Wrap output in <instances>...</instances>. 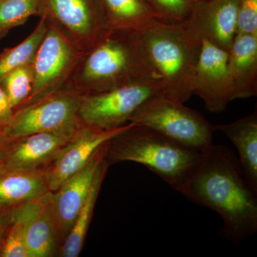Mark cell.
<instances>
[{
    "label": "cell",
    "instance_id": "obj_1",
    "mask_svg": "<svg viewBox=\"0 0 257 257\" xmlns=\"http://www.w3.org/2000/svg\"><path fill=\"white\" fill-rule=\"evenodd\" d=\"M192 202L216 211L222 237L238 244L257 231V192L248 183L234 152L212 145L202 153L192 175L177 190Z\"/></svg>",
    "mask_w": 257,
    "mask_h": 257
},
{
    "label": "cell",
    "instance_id": "obj_2",
    "mask_svg": "<svg viewBox=\"0 0 257 257\" xmlns=\"http://www.w3.org/2000/svg\"><path fill=\"white\" fill-rule=\"evenodd\" d=\"M158 79L138 31L109 30L84 52L64 89L81 95Z\"/></svg>",
    "mask_w": 257,
    "mask_h": 257
},
{
    "label": "cell",
    "instance_id": "obj_3",
    "mask_svg": "<svg viewBox=\"0 0 257 257\" xmlns=\"http://www.w3.org/2000/svg\"><path fill=\"white\" fill-rule=\"evenodd\" d=\"M162 84V96L184 103L193 95V82L202 40L185 23L154 19L138 31Z\"/></svg>",
    "mask_w": 257,
    "mask_h": 257
},
{
    "label": "cell",
    "instance_id": "obj_4",
    "mask_svg": "<svg viewBox=\"0 0 257 257\" xmlns=\"http://www.w3.org/2000/svg\"><path fill=\"white\" fill-rule=\"evenodd\" d=\"M201 157L202 152L152 128L131 123L108 141L105 160L109 167L121 162L141 164L177 191L192 175Z\"/></svg>",
    "mask_w": 257,
    "mask_h": 257
},
{
    "label": "cell",
    "instance_id": "obj_5",
    "mask_svg": "<svg viewBox=\"0 0 257 257\" xmlns=\"http://www.w3.org/2000/svg\"><path fill=\"white\" fill-rule=\"evenodd\" d=\"M184 103L158 95L147 101L130 122L146 126L199 152L213 145L214 126Z\"/></svg>",
    "mask_w": 257,
    "mask_h": 257
},
{
    "label": "cell",
    "instance_id": "obj_6",
    "mask_svg": "<svg viewBox=\"0 0 257 257\" xmlns=\"http://www.w3.org/2000/svg\"><path fill=\"white\" fill-rule=\"evenodd\" d=\"M162 93L160 81L149 79L86 94L81 99L79 119L83 124L100 130L121 127L147 101Z\"/></svg>",
    "mask_w": 257,
    "mask_h": 257
},
{
    "label": "cell",
    "instance_id": "obj_7",
    "mask_svg": "<svg viewBox=\"0 0 257 257\" xmlns=\"http://www.w3.org/2000/svg\"><path fill=\"white\" fill-rule=\"evenodd\" d=\"M83 53L48 23V30L32 63L31 94L16 110L36 104L64 89Z\"/></svg>",
    "mask_w": 257,
    "mask_h": 257
},
{
    "label": "cell",
    "instance_id": "obj_8",
    "mask_svg": "<svg viewBox=\"0 0 257 257\" xmlns=\"http://www.w3.org/2000/svg\"><path fill=\"white\" fill-rule=\"evenodd\" d=\"M82 95L62 89L36 104L14 111L11 119L3 126L10 140L32 134L60 131L81 125L78 110Z\"/></svg>",
    "mask_w": 257,
    "mask_h": 257
},
{
    "label": "cell",
    "instance_id": "obj_9",
    "mask_svg": "<svg viewBox=\"0 0 257 257\" xmlns=\"http://www.w3.org/2000/svg\"><path fill=\"white\" fill-rule=\"evenodd\" d=\"M37 16L83 52L92 49L108 30L96 0H40Z\"/></svg>",
    "mask_w": 257,
    "mask_h": 257
},
{
    "label": "cell",
    "instance_id": "obj_10",
    "mask_svg": "<svg viewBox=\"0 0 257 257\" xmlns=\"http://www.w3.org/2000/svg\"><path fill=\"white\" fill-rule=\"evenodd\" d=\"M228 52L202 39L193 94L204 101L208 111L219 113L234 100V90L227 68Z\"/></svg>",
    "mask_w": 257,
    "mask_h": 257
},
{
    "label": "cell",
    "instance_id": "obj_11",
    "mask_svg": "<svg viewBox=\"0 0 257 257\" xmlns=\"http://www.w3.org/2000/svg\"><path fill=\"white\" fill-rule=\"evenodd\" d=\"M79 126L9 140L0 170L17 172L47 170Z\"/></svg>",
    "mask_w": 257,
    "mask_h": 257
},
{
    "label": "cell",
    "instance_id": "obj_12",
    "mask_svg": "<svg viewBox=\"0 0 257 257\" xmlns=\"http://www.w3.org/2000/svg\"><path fill=\"white\" fill-rule=\"evenodd\" d=\"M130 124L131 123H128L111 130L81 124L70 141L47 169V182L50 192H55L65 181L75 175L103 144L122 133Z\"/></svg>",
    "mask_w": 257,
    "mask_h": 257
},
{
    "label": "cell",
    "instance_id": "obj_13",
    "mask_svg": "<svg viewBox=\"0 0 257 257\" xmlns=\"http://www.w3.org/2000/svg\"><path fill=\"white\" fill-rule=\"evenodd\" d=\"M107 143L103 144L79 172L52 192L61 246L87 199L96 172L105 160Z\"/></svg>",
    "mask_w": 257,
    "mask_h": 257
},
{
    "label": "cell",
    "instance_id": "obj_14",
    "mask_svg": "<svg viewBox=\"0 0 257 257\" xmlns=\"http://www.w3.org/2000/svg\"><path fill=\"white\" fill-rule=\"evenodd\" d=\"M239 0H201L195 2L184 22L201 40L206 39L229 52L236 37V15Z\"/></svg>",
    "mask_w": 257,
    "mask_h": 257
},
{
    "label": "cell",
    "instance_id": "obj_15",
    "mask_svg": "<svg viewBox=\"0 0 257 257\" xmlns=\"http://www.w3.org/2000/svg\"><path fill=\"white\" fill-rule=\"evenodd\" d=\"M61 243L52 206V192L35 199L27 226L29 257L54 256Z\"/></svg>",
    "mask_w": 257,
    "mask_h": 257
},
{
    "label": "cell",
    "instance_id": "obj_16",
    "mask_svg": "<svg viewBox=\"0 0 257 257\" xmlns=\"http://www.w3.org/2000/svg\"><path fill=\"white\" fill-rule=\"evenodd\" d=\"M227 68L235 99L257 94V36L236 35L228 52Z\"/></svg>",
    "mask_w": 257,
    "mask_h": 257
},
{
    "label": "cell",
    "instance_id": "obj_17",
    "mask_svg": "<svg viewBox=\"0 0 257 257\" xmlns=\"http://www.w3.org/2000/svg\"><path fill=\"white\" fill-rule=\"evenodd\" d=\"M47 169L34 172L0 170V208L18 207L50 192Z\"/></svg>",
    "mask_w": 257,
    "mask_h": 257
},
{
    "label": "cell",
    "instance_id": "obj_18",
    "mask_svg": "<svg viewBox=\"0 0 257 257\" xmlns=\"http://www.w3.org/2000/svg\"><path fill=\"white\" fill-rule=\"evenodd\" d=\"M225 134L239 152V163L245 177L257 192V113L229 124L214 126Z\"/></svg>",
    "mask_w": 257,
    "mask_h": 257
},
{
    "label": "cell",
    "instance_id": "obj_19",
    "mask_svg": "<svg viewBox=\"0 0 257 257\" xmlns=\"http://www.w3.org/2000/svg\"><path fill=\"white\" fill-rule=\"evenodd\" d=\"M106 28L140 31L154 19L145 0H96Z\"/></svg>",
    "mask_w": 257,
    "mask_h": 257
},
{
    "label": "cell",
    "instance_id": "obj_20",
    "mask_svg": "<svg viewBox=\"0 0 257 257\" xmlns=\"http://www.w3.org/2000/svg\"><path fill=\"white\" fill-rule=\"evenodd\" d=\"M109 168L107 162L104 160L96 172L92 187L85 202L79 210L69 234L64 239L60 248L62 257H77L82 251L84 239L87 236L88 228L92 217L93 211L96 199L100 191L101 184Z\"/></svg>",
    "mask_w": 257,
    "mask_h": 257
},
{
    "label": "cell",
    "instance_id": "obj_21",
    "mask_svg": "<svg viewBox=\"0 0 257 257\" xmlns=\"http://www.w3.org/2000/svg\"><path fill=\"white\" fill-rule=\"evenodd\" d=\"M32 202L8 209L6 228L0 246V257H29L27 226Z\"/></svg>",
    "mask_w": 257,
    "mask_h": 257
},
{
    "label": "cell",
    "instance_id": "obj_22",
    "mask_svg": "<svg viewBox=\"0 0 257 257\" xmlns=\"http://www.w3.org/2000/svg\"><path fill=\"white\" fill-rule=\"evenodd\" d=\"M47 30L48 23L41 18L37 28L25 40L0 53V81L14 69L32 63Z\"/></svg>",
    "mask_w": 257,
    "mask_h": 257
},
{
    "label": "cell",
    "instance_id": "obj_23",
    "mask_svg": "<svg viewBox=\"0 0 257 257\" xmlns=\"http://www.w3.org/2000/svg\"><path fill=\"white\" fill-rule=\"evenodd\" d=\"M40 0H0V41L10 30L37 16Z\"/></svg>",
    "mask_w": 257,
    "mask_h": 257
},
{
    "label": "cell",
    "instance_id": "obj_24",
    "mask_svg": "<svg viewBox=\"0 0 257 257\" xmlns=\"http://www.w3.org/2000/svg\"><path fill=\"white\" fill-rule=\"evenodd\" d=\"M14 111L31 94L33 85L32 64H27L10 72L0 81Z\"/></svg>",
    "mask_w": 257,
    "mask_h": 257
},
{
    "label": "cell",
    "instance_id": "obj_25",
    "mask_svg": "<svg viewBox=\"0 0 257 257\" xmlns=\"http://www.w3.org/2000/svg\"><path fill=\"white\" fill-rule=\"evenodd\" d=\"M154 18L168 23H182L190 16L193 0H145Z\"/></svg>",
    "mask_w": 257,
    "mask_h": 257
},
{
    "label": "cell",
    "instance_id": "obj_26",
    "mask_svg": "<svg viewBox=\"0 0 257 257\" xmlns=\"http://www.w3.org/2000/svg\"><path fill=\"white\" fill-rule=\"evenodd\" d=\"M257 36V0H239L236 35Z\"/></svg>",
    "mask_w": 257,
    "mask_h": 257
},
{
    "label": "cell",
    "instance_id": "obj_27",
    "mask_svg": "<svg viewBox=\"0 0 257 257\" xmlns=\"http://www.w3.org/2000/svg\"><path fill=\"white\" fill-rule=\"evenodd\" d=\"M14 109L10 104L4 89L0 85V126H4L11 119Z\"/></svg>",
    "mask_w": 257,
    "mask_h": 257
},
{
    "label": "cell",
    "instance_id": "obj_28",
    "mask_svg": "<svg viewBox=\"0 0 257 257\" xmlns=\"http://www.w3.org/2000/svg\"><path fill=\"white\" fill-rule=\"evenodd\" d=\"M8 143H9V139L7 138L6 135H5L3 126H0V166L3 162Z\"/></svg>",
    "mask_w": 257,
    "mask_h": 257
},
{
    "label": "cell",
    "instance_id": "obj_29",
    "mask_svg": "<svg viewBox=\"0 0 257 257\" xmlns=\"http://www.w3.org/2000/svg\"><path fill=\"white\" fill-rule=\"evenodd\" d=\"M8 209L0 208V246L4 236L5 228H6L7 219H8Z\"/></svg>",
    "mask_w": 257,
    "mask_h": 257
},
{
    "label": "cell",
    "instance_id": "obj_30",
    "mask_svg": "<svg viewBox=\"0 0 257 257\" xmlns=\"http://www.w3.org/2000/svg\"><path fill=\"white\" fill-rule=\"evenodd\" d=\"M198 1H201V0H193V2H194V3H195V2H198Z\"/></svg>",
    "mask_w": 257,
    "mask_h": 257
}]
</instances>
